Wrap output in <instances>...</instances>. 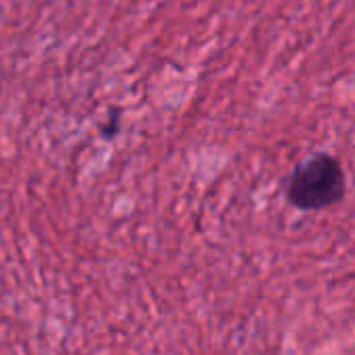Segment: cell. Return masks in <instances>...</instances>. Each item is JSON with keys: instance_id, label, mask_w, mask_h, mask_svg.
Instances as JSON below:
<instances>
[{"instance_id": "1", "label": "cell", "mask_w": 355, "mask_h": 355, "mask_svg": "<svg viewBox=\"0 0 355 355\" xmlns=\"http://www.w3.org/2000/svg\"><path fill=\"white\" fill-rule=\"evenodd\" d=\"M285 196L287 202L302 212H320L339 204L347 196L343 164L327 152L310 156L291 171Z\"/></svg>"}, {"instance_id": "2", "label": "cell", "mask_w": 355, "mask_h": 355, "mask_svg": "<svg viewBox=\"0 0 355 355\" xmlns=\"http://www.w3.org/2000/svg\"><path fill=\"white\" fill-rule=\"evenodd\" d=\"M119 131H121V116H119V110H110L108 121L100 125V135H102L104 139H112V137H116Z\"/></svg>"}]
</instances>
